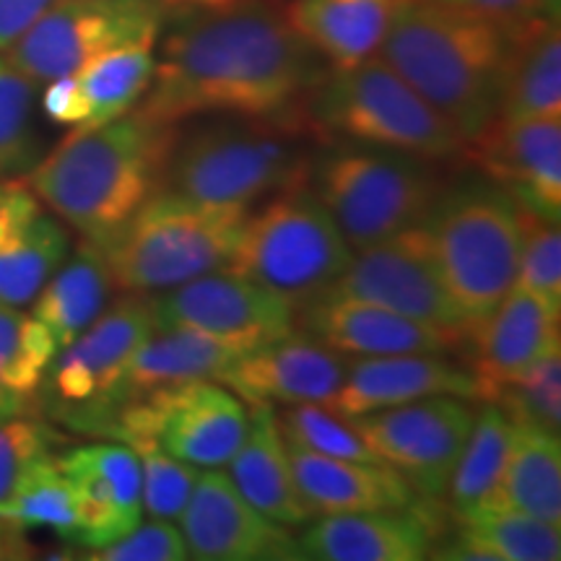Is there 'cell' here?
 I'll return each mask as SVG.
<instances>
[{
  "mask_svg": "<svg viewBox=\"0 0 561 561\" xmlns=\"http://www.w3.org/2000/svg\"><path fill=\"white\" fill-rule=\"evenodd\" d=\"M153 81L138 112L178 125L198 115L301 121L325 58L273 0H203L167 9Z\"/></svg>",
  "mask_w": 561,
  "mask_h": 561,
  "instance_id": "obj_1",
  "label": "cell"
},
{
  "mask_svg": "<svg viewBox=\"0 0 561 561\" xmlns=\"http://www.w3.org/2000/svg\"><path fill=\"white\" fill-rule=\"evenodd\" d=\"M178 125L130 110L91 130H73L26 174V185L81 240L107 244L151 195L167 187Z\"/></svg>",
  "mask_w": 561,
  "mask_h": 561,
  "instance_id": "obj_2",
  "label": "cell"
},
{
  "mask_svg": "<svg viewBox=\"0 0 561 561\" xmlns=\"http://www.w3.org/2000/svg\"><path fill=\"white\" fill-rule=\"evenodd\" d=\"M515 24L430 0H398L380 58L468 144L496 117Z\"/></svg>",
  "mask_w": 561,
  "mask_h": 561,
  "instance_id": "obj_3",
  "label": "cell"
},
{
  "mask_svg": "<svg viewBox=\"0 0 561 561\" xmlns=\"http://www.w3.org/2000/svg\"><path fill=\"white\" fill-rule=\"evenodd\" d=\"M421 227L462 318H486L517 280V201L486 174L462 178L447 191L442 187Z\"/></svg>",
  "mask_w": 561,
  "mask_h": 561,
  "instance_id": "obj_4",
  "label": "cell"
},
{
  "mask_svg": "<svg viewBox=\"0 0 561 561\" xmlns=\"http://www.w3.org/2000/svg\"><path fill=\"white\" fill-rule=\"evenodd\" d=\"M301 121H257L224 115L178 136L167 187L216 206H252L257 198L307 180L310 161Z\"/></svg>",
  "mask_w": 561,
  "mask_h": 561,
  "instance_id": "obj_5",
  "label": "cell"
},
{
  "mask_svg": "<svg viewBox=\"0 0 561 561\" xmlns=\"http://www.w3.org/2000/svg\"><path fill=\"white\" fill-rule=\"evenodd\" d=\"M248 214L250 206H216L164 187L104 244L112 284L151 294L227 271Z\"/></svg>",
  "mask_w": 561,
  "mask_h": 561,
  "instance_id": "obj_6",
  "label": "cell"
},
{
  "mask_svg": "<svg viewBox=\"0 0 561 561\" xmlns=\"http://www.w3.org/2000/svg\"><path fill=\"white\" fill-rule=\"evenodd\" d=\"M305 123L314 136L380 146L434 161L466 149L437 110L380 55L333 68L305 102Z\"/></svg>",
  "mask_w": 561,
  "mask_h": 561,
  "instance_id": "obj_7",
  "label": "cell"
},
{
  "mask_svg": "<svg viewBox=\"0 0 561 561\" xmlns=\"http://www.w3.org/2000/svg\"><path fill=\"white\" fill-rule=\"evenodd\" d=\"M307 182L351 250L419 227L442 191V180L426 159L354 140H339L320 151Z\"/></svg>",
  "mask_w": 561,
  "mask_h": 561,
  "instance_id": "obj_8",
  "label": "cell"
},
{
  "mask_svg": "<svg viewBox=\"0 0 561 561\" xmlns=\"http://www.w3.org/2000/svg\"><path fill=\"white\" fill-rule=\"evenodd\" d=\"M351 244L310 182L284 187L257 214L244 216L227 271L276 291L291 307L307 305L341 276Z\"/></svg>",
  "mask_w": 561,
  "mask_h": 561,
  "instance_id": "obj_9",
  "label": "cell"
},
{
  "mask_svg": "<svg viewBox=\"0 0 561 561\" xmlns=\"http://www.w3.org/2000/svg\"><path fill=\"white\" fill-rule=\"evenodd\" d=\"M153 333L151 294L128 291L60 348L39 385L42 403L70 430L107 434L125 405L133 354Z\"/></svg>",
  "mask_w": 561,
  "mask_h": 561,
  "instance_id": "obj_10",
  "label": "cell"
},
{
  "mask_svg": "<svg viewBox=\"0 0 561 561\" xmlns=\"http://www.w3.org/2000/svg\"><path fill=\"white\" fill-rule=\"evenodd\" d=\"M164 21V0H55L5 58L39 87L115 47L157 42Z\"/></svg>",
  "mask_w": 561,
  "mask_h": 561,
  "instance_id": "obj_11",
  "label": "cell"
},
{
  "mask_svg": "<svg viewBox=\"0 0 561 561\" xmlns=\"http://www.w3.org/2000/svg\"><path fill=\"white\" fill-rule=\"evenodd\" d=\"M250 413L242 398L216 380L159 388L117 411L104 437L149 432L172 458L193 468H224L240 450Z\"/></svg>",
  "mask_w": 561,
  "mask_h": 561,
  "instance_id": "obj_12",
  "label": "cell"
},
{
  "mask_svg": "<svg viewBox=\"0 0 561 561\" xmlns=\"http://www.w3.org/2000/svg\"><path fill=\"white\" fill-rule=\"evenodd\" d=\"M468 398L430 396L348 419L385 466L403 473L413 489L437 496L447 489L476 413Z\"/></svg>",
  "mask_w": 561,
  "mask_h": 561,
  "instance_id": "obj_13",
  "label": "cell"
},
{
  "mask_svg": "<svg viewBox=\"0 0 561 561\" xmlns=\"http://www.w3.org/2000/svg\"><path fill=\"white\" fill-rule=\"evenodd\" d=\"M153 331L191 328L240 354L294 333V307L276 291L216 271L151 297Z\"/></svg>",
  "mask_w": 561,
  "mask_h": 561,
  "instance_id": "obj_14",
  "label": "cell"
},
{
  "mask_svg": "<svg viewBox=\"0 0 561 561\" xmlns=\"http://www.w3.org/2000/svg\"><path fill=\"white\" fill-rule=\"evenodd\" d=\"M325 294L369 301L442 331H466L462 318L434 265L424 227H411L390 240L354 250Z\"/></svg>",
  "mask_w": 561,
  "mask_h": 561,
  "instance_id": "obj_15",
  "label": "cell"
},
{
  "mask_svg": "<svg viewBox=\"0 0 561 561\" xmlns=\"http://www.w3.org/2000/svg\"><path fill=\"white\" fill-rule=\"evenodd\" d=\"M191 559L201 561H291L301 559L297 538L244 500L221 468L198 473L180 515Z\"/></svg>",
  "mask_w": 561,
  "mask_h": 561,
  "instance_id": "obj_16",
  "label": "cell"
},
{
  "mask_svg": "<svg viewBox=\"0 0 561 561\" xmlns=\"http://www.w3.org/2000/svg\"><path fill=\"white\" fill-rule=\"evenodd\" d=\"M76 500L73 546L102 549L128 533L144 515V476L138 455L125 442H94L58 455Z\"/></svg>",
  "mask_w": 561,
  "mask_h": 561,
  "instance_id": "obj_17",
  "label": "cell"
},
{
  "mask_svg": "<svg viewBox=\"0 0 561 561\" xmlns=\"http://www.w3.org/2000/svg\"><path fill=\"white\" fill-rule=\"evenodd\" d=\"M468 157L517 206L561 221V117L491 121L468 140Z\"/></svg>",
  "mask_w": 561,
  "mask_h": 561,
  "instance_id": "obj_18",
  "label": "cell"
},
{
  "mask_svg": "<svg viewBox=\"0 0 561 561\" xmlns=\"http://www.w3.org/2000/svg\"><path fill=\"white\" fill-rule=\"evenodd\" d=\"M348 359L312 335H284L248 351L219 377L244 403L325 405L346 377Z\"/></svg>",
  "mask_w": 561,
  "mask_h": 561,
  "instance_id": "obj_19",
  "label": "cell"
},
{
  "mask_svg": "<svg viewBox=\"0 0 561 561\" xmlns=\"http://www.w3.org/2000/svg\"><path fill=\"white\" fill-rule=\"evenodd\" d=\"M301 307L305 333L351 356L447 354L466 343V331H442L369 301L325 291Z\"/></svg>",
  "mask_w": 561,
  "mask_h": 561,
  "instance_id": "obj_20",
  "label": "cell"
},
{
  "mask_svg": "<svg viewBox=\"0 0 561 561\" xmlns=\"http://www.w3.org/2000/svg\"><path fill=\"white\" fill-rule=\"evenodd\" d=\"M559 314L536 294L512 286L486 318L468 322L466 341L473 348L476 398L491 401L510 377L561 348Z\"/></svg>",
  "mask_w": 561,
  "mask_h": 561,
  "instance_id": "obj_21",
  "label": "cell"
},
{
  "mask_svg": "<svg viewBox=\"0 0 561 561\" xmlns=\"http://www.w3.org/2000/svg\"><path fill=\"white\" fill-rule=\"evenodd\" d=\"M430 396L476 398L471 371L445 359V354L359 356L348 362L341 388L325 409L343 419L392 409Z\"/></svg>",
  "mask_w": 561,
  "mask_h": 561,
  "instance_id": "obj_22",
  "label": "cell"
},
{
  "mask_svg": "<svg viewBox=\"0 0 561 561\" xmlns=\"http://www.w3.org/2000/svg\"><path fill=\"white\" fill-rule=\"evenodd\" d=\"M297 543L314 561H421L432 553V528L419 512H343L307 523Z\"/></svg>",
  "mask_w": 561,
  "mask_h": 561,
  "instance_id": "obj_23",
  "label": "cell"
},
{
  "mask_svg": "<svg viewBox=\"0 0 561 561\" xmlns=\"http://www.w3.org/2000/svg\"><path fill=\"white\" fill-rule=\"evenodd\" d=\"M286 453L301 496L314 515L409 510L416 502V489L409 479L385 462L328 458L289 439Z\"/></svg>",
  "mask_w": 561,
  "mask_h": 561,
  "instance_id": "obj_24",
  "label": "cell"
},
{
  "mask_svg": "<svg viewBox=\"0 0 561 561\" xmlns=\"http://www.w3.org/2000/svg\"><path fill=\"white\" fill-rule=\"evenodd\" d=\"M234 486L257 512L286 528H301L314 517L294 479L280 421L268 403H252L248 434L229 460Z\"/></svg>",
  "mask_w": 561,
  "mask_h": 561,
  "instance_id": "obj_25",
  "label": "cell"
},
{
  "mask_svg": "<svg viewBox=\"0 0 561 561\" xmlns=\"http://www.w3.org/2000/svg\"><path fill=\"white\" fill-rule=\"evenodd\" d=\"M561 117L559 11L517 19L494 121Z\"/></svg>",
  "mask_w": 561,
  "mask_h": 561,
  "instance_id": "obj_26",
  "label": "cell"
},
{
  "mask_svg": "<svg viewBox=\"0 0 561 561\" xmlns=\"http://www.w3.org/2000/svg\"><path fill=\"white\" fill-rule=\"evenodd\" d=\"M398 0H294L286 19L333 68L375 58Z\"/></svg>",
  "mask_w": 561,
  "mask_h": 561,
  "instance_id": "obj_27",
  "label": "cell"
},
{
  "mask_svg": "<svg viewBox=\"0 0 561 561\" xmlns=\"http://www.w3.org/2000/svg\"><path fill=\"white\" fill-rule=\"evenodd\" d=\"M112 273L104 248L81 240L34 297L32 314L53 333L58 351L73 343L107 307Z\"/></svg>",
  "mask_w": 561,
  "mask_h": 561,
  "instance_id": "obj_28",
  "label": "cell"
},
{
  "mask_svg": "<svg viewBox=\"0 0 561 561\" xmlns=\"http://www.w3.org/2000/svg\"><path fill=\"white\" fill-rule=\"evenodd\" d=\"M491 510H515L561 528L559 434L530 424H512V442L500 489L483 512Z\"/></svg>",
  "mask_w": 561,
  "mask_h": 561,
  "instance_id": "obj_29",
  "label": "cell"
},
{
  "mask_svg": "<svg viewBox=\"0 0 561 561\" xmlns=\"http://www.w3.org/2000/svg\"><path fill=\"white\" fill-rule=\"evenodd\" d=\"M240 351L191 328L153 331L133 354L125 380V403L172 385L216 380L240 359Z\"/></svg>",
  "mask_w": 561,
  "mask_h": 561,
  "instance_id": "obj_30",
  "label": "cell"
},
{
  "mask_svg": "<svg viewBox=\"0 0 561 561\" xmlns=\"http://www.w3.org/2000/svg\"><path fill=\"white\" fill-rule=\"evenodd\" d=\"M510 442L512 421L507 413L496 403L483 401L445 489L450 494L453 512L458 520L479 515L494 500L504 462H507Z\"/></svg>",
  "mask_w": 561,
  "mask_h": 561,
  "instance_id": "obj_31",
  "label": "cell"
},
{
  "mask_svg": "<svg viewBox=\"0 0 561 561\" xmlns=\"http://www.w3.org/2000/svg\"><path fill=\"white\" fill-rule=\"evenodd\" d=\"M153 47L157 42H130V45L96 55L94 60L76 70V79L89 104L87 121L76 130H91L117 121L144 100L157 70Z\"/></svg>",
  "mask_w": 561,
  "mask_h": 561,
  "instance_id": "obj_32",
  "label": "cell"
},
{
  "mask_svg": "<svg viewBox=\"0 0 561 561\" xmlns=\"http://www.w3.org/2000/svg\"><path fill=\"white\" fill-rule=\"evenodd\" d=\"M58 354V343L34 314L0 305V421L24 416Z\"/></svg>",
  "mask_w": 561,
  "mask_h": 561,
  "instance_id": "obj_33",
  "label": "cell"
},
{
  "mask_svg": "<svg viewBox=\"0 0 561 561\" xmlns=\"http://www.w3.org/2000/svg\"><path fill=\"white\" fill-rule=\"evenodd\" d=\"M70 237L53 216L39 214L0 248V305L24 307L68 257Z\"/></svg>",
  "mask_w": 561,
  "mask_h": 561,
  "instance_id": "obj_34",
  "label": "cell"
},
{
  "mask_svg": "<svg viewBox=\"0 0 561 561\" xmlns=\"http://www.w3.org/2000/svg\"><path fill=\"white\" fill-rule=\"evenodd\" d=\"M460 536L481 551L483 561H559L561 533L515 510H491L460 520Z\"/></svg>",
  "mask_w": 561,
  "mask_h": 561,
  "instance_id": "obj_35",
  "label": "cell"
},
{
  "mask_svg": "<svg viewBox=\"0 0 561 561\" xmlns=\"http://www.w3.org/2000/svg\"><path fill=\"white\" fill-rule=\"evenodd\" d=\"M0 515L9 517L24 530L50 528L73 543L76 530H79L73 489H70L66 473L60 471L55 455L39 460L19 481L9 500L0 504Z\"/></svg>",
  "mask_w": 561,
  "mask_h": 561,
  "instance_id": "obj_36",
  "label": "cell"
},
{
  "mask_svg": "<svg viewBox=\"0 0 561 561\" xmlns=\"http://www.w3.org/2000/svg\"><path fill=\"white\" fill-rule=\"evenodd\" d=\"M34 96L37 83L0 55V180L26 178L39 161Z\"/></svg>",
  "mask_w": 561,
  "mask_h": 561,
  "instance_id": "obj_37",
  "label": "cell"
},
{
  "mask_svg": "<svg viewBox=\"0 0 561 561\" xmlns=\"http://www.w3.org/2000/svg\"><path fill=\"white\" fill-rule=\"evenodd\" d=\"M491 403L500 405L512 424L561 434V348L549 351L500 385Z\"/></svg>",
  "mask_w": 561,
  "mask_h": 561,
  "instance_id": "obj_38",
  "label": "cell"
},
{
  "mask_svg": "<svg viewBox=\"0 0 561 561\" xmlns=\"http://www.w3.org/2000/svg\"><path fill=\"white\" fill-rule=\"evenodd\" d=\"M117 442H125L138 455L144 476V507L151 512V517L178 520L198 479L193 466L172 458L149 432H133Z\"/></svg>",
  "mask_w": 561,
  "mask_h": 561,
  "instance_id": "obj_39",
  "label": "cell"
},
{
  "mask_svg": "<svg viewBox=\"0 0 561 561\" xmlns=\"http://www.w3.org/2000/svg\"><path fill=\"white\" fill-rule=\"evenodd\" d=\"M520 221V263L515 286L536 294L551 310L561 312V234L559 224L517 206Z\"/></svg>",
  "mask_w": 561,
  "mask_h": 561,
  "instance_id": "obj_40",
  "label": "cell"
},
{
  "mask_svg": "<svg viewBox=\"0 0 561 561\" xmlns=\"http://www.w3.org/2000/svg\"><path fill=\"white\" fill-rule=\"evenodd\" d=\"M280 421V419H278ZM280 432L305 450L328 455V458L382 462L369 450L367 442L356 434L348 419L339 416L320 403H297L284 413Z\"/></svg>",
  "mask_w": 561,
  "mask_h": 561,
  "instance_id": "obj_41",
  "label": "cell"
},
{
  "mask_svg": "<svg viewBox=\"0 0 561 561\" xmlns=\"http://www.w3.org/2000/svg\"><path fill=\"white\" fill-rule=\"evenodd\" d=\"M55 442L58 434L42 421L26 419V413L0 421V504L39 460L50 458Z\"/></svg>",
  "mask_w": 561,
  "mask_h": 561,
  "instance_id": "obj_42",
  "label": "cell"
},
{
  "mask_svg": "<svg viewBox=\"0 0 561 561\" xmlns=\"http://www.w3.org/2000/svg\"><path fill=\"white\" fill-rule=\"evenodd\" d=\"M91 561H185L187 553L185 538L178 525L164 517H153L151 523H138L128 536L117 538L102 549L83 553Z\"/></svg>",
  "mask_w": 561,
  "mask_h": 561,
  "instance_id": "obj_43",
  "label": "cell"
},
{
  "mask_svg": "<svg viewBox=\"0 0 561 561\" xmlns=\"http://www.w3.org/2000/svg\"><path fill=\"white\" fill-rule=\"evenodd\" d=\"M42 107H45V115L50 117L53 123L79 128V125L87 121L89 104L76 73L58 76V79L47 81L45 94H42Z\"/></svg>",
  "mask_w": 561,
  "mask_h": 561,
  "instance_id": "obj_44",
  "label": "cell"
},
{
  "mask_svg": "<svg viewBox=\"0 0 561 561\" xmlns=\"http://www.w3.org/2000/svg\"><path fill=\"white\" fill-rule=\"evenodd\" d=\"M55 0H0V53H5Z\"/></svg>",
  "mask_w": 561,
  "mask_h": 561,
  "instance_id": "obj_45",
  "label": "cell"
},
{
  "mask_svg": "<svg viewBox=\"0 0 561 561\" xmlns=\"http://www.w3.org/2000/svg\"><path fill=\"white\" fill-rule=\"evenodd\" d=\"M430 3L450 5V9L483 13V16L520 19L541 11H559V0H430Z\"/></svg>",
  "mask_w": 561,
  "mask_h": 561,
  "instance_id": "obj_46",
  "label": "cell"
},
{
  "mask_svg": "<svg viewBox=\"0 0 561 561\" xmlns=\"http://www.w3.org/2000/svg\"><path fill=\"white\" fill-rule=\"evenodd\" d=\"M32 546L26 541V530L9 517L0 515V561L30 559Z\"/></svg>",
  "mask_w": 561,
  "mask_h": 561,
  "instance_id": "obj_47",
  "label": "cell"
},
{
  "mask_svg": "<svg viewBox=\"0 0 561 561\" xmlns=\"http://www.w3.org/2000/svg\"><path fill=\"white\" fill-rule=\"evenodd\" d=\"M3 187H5V180H0V193H3Z\"/></svg>",
  "mask_w": 561,
  "mask_h": 561,
  "instance_id": "obj_48",
  "label": "cell"
}]
</instances>
